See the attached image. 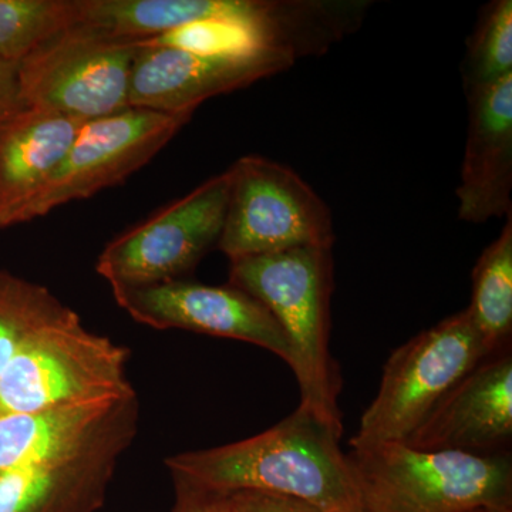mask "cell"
<instances>
[{"label":"cell","instance_id":"19","mask_svg":"<svg viewBox=\"0 0 512 512\" xmlns=\"http://www.w3.org/2000/svg\"><path fill=\"white\" fill-rule=\"evenodd\" d=\"M69 311L46 286L0 269V376L26 340Z\"/></svg>","mask_w":512,"mask_h":512},{"label":"cell","instance_id":"17","mask_svg":"<svg viewBox=\"0 0 512 512\" xmlns=\"http://www.w3.org/2000/svg\"><path fill=\"white\" fill-rule=\"evenodd\" d=\"M258 18V0H74V25L131 39H148L207 20L251 29Z\"/></svg>","mask_w":512,"mask_h":512},{"label":"cell","instance_id":"4","mask_svg":"<svg viewBox=\"0 0 512 512\" xmlns=\"http://www.w3.org/2000/svg\"><path fill=\"white\" fill-rule=\"evenodd\" d=\"M128 349L90 332L73 309L36 332L0 376V414L120 402L136 396Z\"/></svg>","mask_w":512,"mask_h":512},{"label":"cell","instance_id":"8","mask_svg":"<svg viewBox=\"0 0 512 512\" xmlns=\"http://www.w3.org/2000/svg\"><path fill=\"white\" fill-rule=\"evenodd\" d=\"M228 170L104 247L96 272L113 286L177 281L218 244L227 214Z\"/></svg>","mask_w":512,"mask_h":512},{"label":"cell","instance_id":"21","mask_svg":"<svg viewBox=\"0 0 512 512\" xmlns=\"http://www.w3.org/2000/svg\"><path fill=\"white\" fill-rule=\"evenodd\" d=\"M466 93L484 89L512 73V2L485 6L461 66Z\"/></svg>","mask_w":512,"mask_h":512},{"label":"cell","instance_id":"23","mask_svg":"<svg viewBox=\"0 0 512 512\" xmlns=\"http://www.w3.org/2000/svg\"><path fill=\"white\" fill-rule=\"evenodd\" d=\"M232 512H325L318 505L292 495L237 491L228 494Z\"/></svg>","mask_w":512,"mask_h":512},{"label":"cell","instance_id":"7","mask_svg":"<svg viewBox=\"0 0 512 512\" xmlns=\"http://www.w3.org/2000/svg\"><path fill=\"white\" fill-rule=\"evenodd\" d=\"M231 190L217 248L229 261L295 248H332L333 218L325 201L292 168L261 156L228 168Z\"/></svg>","mask_w":512,"mask_h":512},{"label":"cell","instance_id":"10","mask_svg":"<svg viewBox=\"0 0 512 512\" xmlns=\"http://www.w3.org/2000/svg\"><path fill=\"white\" fill-rule=\"evenodd\" d=\"M117 305L141 325L183 329L241 340L292 362L291 346L271 312L232 285L170 281L147 286H113Z\"/></svg>","mask_w":512,"mask_h":512},{"label":"cell","instance_id":"18","mask_svg":"<svg viewBox=\"0 0 512 512\" xmlns=\"http://www.w3.org/2000/svg\"><path fill=\"white\" fill-rule=\"evenodd\" d=\"M503 231L484 249L473 269V319L485 352L493 356L507 349L512 333V212Z\"/></svg>","mask_w":512,"mask_h":512},{"label":"cell","instance_id":"14","mask_svg":"<svg viewBox=\"0 0 512 512\" xmlns=\"http://www.w3.org/2000/svg\"><path fill=\"white\" fill-rule=\"evenodd\" d=\"M467 99L458 217L470 224H485L512 211V73L468 93Z\"/></svg>","mask_w":512,"mask_h":512},{"label":"cell","instance_id":"27","mask_svg":"<svg viewBox=\"0 0 512 512\" xmlns=\"http://www.w3.org/2000/svg\"><path fill=\"white\" fill-rule=\"evenodd\" d=\"M461 512H512V510H495V508H473V510L461 511Z\"/></svg>","mask_w":512,"mask_h":512},{"label":"cell","instance_id":"25","mask_svg":"<svg viewBox=\"0 0 512 512\" xmlns=\"http://www.w3.org/2000/svg\"><path fill=\"white\" fill-rule=\"evenodd\" d=\"M22 106L19 97L18 63L0 60V126Z\"/></svg>","mask_w":512,"mask_h":512},{"label":"cell","instance_id":"13","mask_svg":"<svg viewBox=\"0 0 512 512\" xmlns=\"http://www.w3.org/2000/svg\"><path fill=\"white\" fill-rule=\"evenodd\" d=\"M512 439V356H488L450 389L404 441L424 451L498 453Z\"/></svg>","mask_w":512,"mask_h":512},{"label":"cell","instance_id":"3","mask_svg":"<svg viewBox=\"0 0 512 512\" xmlns=\"http://www.w3.org/2000/svg\"><path fill=\"white\" fill-rule=\"evenodd\" d=\"M362 512L512 510V461L505 453L424 451L404 441L346 454Z\"/></svg>","mask_w":512,"mask_h":512},{"label":"cell","instance_id":"5","mask_svg":"<svg viewBox=\"0 0 512 512\" xmlns=\"http://www.w3.org/2000/svg\"><path fill=\"white\" fill-rule=\"evenodd\" d=\"M488 355L467 309L394 350L350 447L406 441L427 414Z\"/></svg>","mask_w":512,"mask_h":512},{"label":"cell","instance_id":"15","mask_svg":"<svg viewBox=\"0 0 512 512\" xmlns=\"http://www.w3.org/2000/svg\"><path fill=\"white\" fill-rule=\"evenodd\" d=\"M87 121L22 106L0 126V229L25 224Z\"/></svg>","mask_w":512,"mask_h":512},{"label":"cell","instance_id":"9","mask_svg":"<svg viewBox=\"0 0 512 512\" xmlns=\"http://www.w3.org/2000/svg\"><path fill=\"white\" fill-rule=\"evenodd\" d=\"M192 116L194 111L165 113L127 107L87 121L63 163L30 205L25 224L123 183L153 160Z\"/></svg>","mask_w":512,"mask_h":512},{"label":"cell","instance_id":"22","mask_svg":"<svg viewBox=\"0 0 512 512\" xmlns=\"http://www.w3.org/2000/svg\"><path fill=\"white\" fill-rule=\"evenodd\" d=\"M144 46L174 47L202 55H232L255 50H274L256 33L220 20L191 23L164 35L143 39Z\"/></svg>","mask_w":512,"mask_h":512},{"label":"cell","instance_id":"1","mask_svg":"<svg viewBox=\"0 0 512 512\" xmlns=\"http://www.w3.org/2000/svg\"><path fill=\"white\" fill-rule=\"evenodd\" d=\"M340 434L305 406L258 436L187 451L165 460L171 474L231 494L261 491L292 495L338 510L357 501Z\"/></svg>","mask_w":512,"mask_h":512},{"label":"cell","instance_id":"11","mask_svg":"<svg viewBox=\"0 0 512 512\" xmlns=\"http://www.w3.org/2000/svg\"><path fill=\"white\" fill-rule=\"evenodd\" d=\"M293 63L292 56L278 50L202 55L141 43L131 72L128 104L165 113H195L202 101L284 72Z\"/></svg>","mask_w":512,"mask_h":512},{"label":"cell","instance_id":"2","mask_svg":"<svg viewBox=\"0 0 512 512\" xmlns=\"http://www.w3.org/2000/svg\"><path fill=\"white\" fill-rule=\"evenodd\" d=\"M229 285L262 303L291 346V369L301 403L342 436V376L330 353V298L335 288L332 248H295L229 265Z\"/></svg>","mask_w":512,"mask_h":512},{"label":"cell","instance_id":"24","mask_svg":"<svg viewBox=\"0 0 512 512\" xmlns=\"http://www.w3.org/2000/svg\"><path fill=\"white\" fill-rule=\"evenodd\" d=\"M174 480L173 512H232L228 494L171 474Z\"/></svg>","mask_w":512,"mask_h":512},{"label":"cell","instance_id":"26","mask_svg":"<svg viewBox=\"0 0 512 512\" xmlns=\"http://www.w3.org/2000/svg\"><path fill=\"white\" fill-rule=\"evenodd\" d=\"M329 512H362L360 511L359 504H357V501L352 504L345 505V507H340L338 510H333Z\"/></svg>","mask_w":512,"mask_h":512},{"label":"cell","instance_id":"6","mask_svg":"<svg viewBox=\"0 0 512 512\" xmlns=\"http://www.w3.org/2000/svg\"><path fill=\"white\" fill-rule=\"evenodd\" d=\"M141 40L83 25L59 30L18 63L20 101L83 121L127 109Z\"/></svg>","mask_w":512,"mask_h":512},{"label":"cell","instance_id":"16","mask_svg":"<svg viewBox=\"0 0 512 512\" xmlns=\"http://www.w3.org/2000/svg\"><path fill=\"white\" fill-rule=\"evenodd\" d=\"M134 397L120 402L0 414V474L82 453L113 426Z\"/></svg>","mask_w":512,"mask_h":512},{"label":"cell","instance_id":"12","mask_svg":"<svg viewBox=\"0 0 512 512\" xmlns=\"http://www.w3.org/2000/svg\"><path fill=\"white\" fill-rule=\"evenodd\" d=\"M137 397L99 440L76 456L0 474V512H96L138 431Z\"/></svg>","mask_w":512,"mask_h":512},{"label":"cell","instance_id":"20","mask_svg":"<svg viewBox=\"0 0 512 512\" xmlns=\"http://www.w3.org/2000/svg\"><path fill=\"white\" fill-rule=\"evenodd\" d=\"M74 25V0H0V60L20 63L47 37Z\"/></svg>","mask_w":512,"mask_h":512}]
</instances>
